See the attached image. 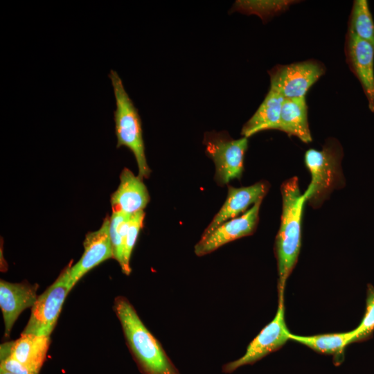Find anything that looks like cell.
Masks as SVG:
<instances>
[{"label":"cell","mask_w":374,"mask_h":374,"mask_svg":"<svg viewBox=\"0 0 374 374\" xmlns=\"http://www.w3.org/2000/svg\"><path fill=\"white\" fill-rule=\"evenodd\" d=\"M277 130L294 136L305 143L312 141L305 98H284Z\"/></svg>","instance_id":"cell-17"},{"label":"cell","mask_w":374,"mask_h":374,"mask_svg":"<svg viewBox=\"0 0 374 374\" xmlns=\"http://www.w3.org/2000/svg\"><path fill=\"white\" fill-rule=\"evenodd\" d=\"M120 183L111 195L112 212L132 215L143 211L150 202V195L143 179L125 168Z\"/></svg>","instance_id":"cell-14"},{"label":"cell","mask_w":374,"mask_h":374,"mask_svg":"<svg viewBox=\"0 0 374 374\" xmlns=\"http://www.w3.org/2000/svg\"><path fill=\"white\" fill-rule=\"evenodd\" d=\"M37 284L27 281L10 283L0 280V308L4 323V335L10 336L11 330L20 314L32 308L37 298Z\"/></svg>","instance_id":"cell-13"},{"label":"cell","mask_w":374,"mask_h":374,"mask_svg":"<svg viewBox=\"0 0 374 374\" xmlns=\"http://www.w3.org/2000/svg\"><path fill=\"white\" fill-rule=\"evenodd\" d=\"M374 331V287L368 285L366 292V310L359 325L353 330V343L371 337Z\"/></svg>","instance_id":"cell-23"},{"label":"cell","mask_w":374,"mask_h":374,"mask_svg":"<svg viewBox=\"0 0 374 374\" xmlns=\"http://www.w3.org/2000/svg\"><path fill=\"white\" fill-rule=\"evenodd\" d=\"M290 334L285 320L283 296H279L277 312L273 320L250 342L245 353L239 359L224 364L222 371L231 373L241 366L260 360L280 349L290 340Z\"/></svg>","instance_id":"cell-7"},{"label":"cell","mask_w":374,"mask_h":374,"mask_svg":"<svg viewBox=\"0 0 374 374\" xmlns=\"http://www.w3.org/2000/svg\"><path fill=\"white\" fill-rule=\"evenodd\" d=\"M344 53L350 70L361 84L368 108L374 112V48L368 42L347 32Z\"/></svg>","instance_id":"cell-11"},{"label":"cell","mask_w":374,"mask_h":374,"mask_svg":"<svg viewBox=\"0 0 374 374\" xmlns=\"http://www.w3.org/2000/svg\"><path fill=\"white\" fill-rule=\"evenodd\" d=\"M132 215L112 212L109 217V236L113 250V258L121 267L125 238Z\"/></svg>","instance_id":"cell-20"},{"label":"cell","mask_w":374,"mask_h":374,"mask_svg":"<svg viewBox=\"0 0 374 374\" xmlns=\"http://www.w3.org/2000/svg\"><path fill=\"white\" fill-rule=\"evenodd\" d=\"M50 337L21 334L15 341L1 345V351L9 354L18 362L40 371L46 359Z\"/></svg>","instance_id":"cell-15"},{"label":"cell","mask_w":374,"mask_h":374,"mask_svg":"<svg viewBox=\"0 0 374 374\" xmlns=\"http://www.w3.org/2000/svg\"><path fill=\"white\" fill-rule=\"evenodd\" d=\"M282 213L275 241V253L278 274V295H284L286 281L294 269L301 245V222L306 202L299 179L293 177L280 187Z\"/></svg>","instance_id":"cell-2"},{"label":"cell","mask_w":374,"mask_h":374,"mask_svg":"<svg viewBox=\"0 0 374 374\" xmlns=\"http://www.w3.org/2000/svg\"><path fill=\"white\" fill-rule=\"evenodd\" d=\"M353 330L313 336H301L291 333L290 339L294 340L320 353L337 355L341 353L346 346L353 343Z\"/></svg>","instance_id":"cell-18"},{"label":"cell","mask_w":374,"mask_h":374,"mask_svg":"<svg viewBox=\"0 0 374 374\" xmlns=\"http://www.w3.org/2000/svg\"><path fill=\"white\" fill-rule=\"evenodd\" d=\"M83 246L84 252L80 260L62 271L71 288L93 268L106 260L113 258L109 236V217L104 219L98 230L86 235Z\"/></svg>","instance_id":"cell-10"},{"label":"cell","mask_w":374,"mask_h":374,"mask_svg":"<svg viewBox=\"0 0 374 374\" xmlns=\"http://www.w3.org/2000/svg\"><path fill=\"white\" fill-rule=\"evenodd\" d=\"M262 200L254 204L240 216L227 220L205 236H201L194 247L197 256H203L237 239L252 235L259 222Z\"/></svg>","instance_id":"cell-9"},{"label":"cell","mask_w":374,"mask_h":374,"mask_svg":"<svg viewBox=\"0 0 374 374\" xmlns=\"http://www.w3.org/2000/svg\"><path fill=\"white\" fill-rule=\"evenodd\" d=\"M347 32L371 44L374 48V21L366 0H355Z\"/></svg>","instance_id":"cell-19"},{"label":"cell","mask_w":374,"mask_h":374,"mask_svg":"<svg viewBox=\"0 0 374 374\" xmlns=\"http://www.w3.org/2000/svg\"><path fill=\"white\" fill-rule=\"evenodd\" d=\"M113 310L121 323L126 344L142 374H181L127 298L116 297Z\"/></svg>","instance_id":"cell-1"},{"label":"cell","mask_w":374,"mask_h":374,"mask_svg":"<svg viewBox=\"0 0 374 374\" xmlns=\"http://www.w3.org/2000/svg\"><path fill=\"white\" fill-rule=\"evenodd\" d=\"M295 2L298 1L292 0L238 1L235 5H237V10L245 13L257 15L265 20L285 11Z\"/></svg>","instance_id":"cell-21"},{"label":"cell","mask_w":374,"mask_h":374,"mask_svg":"<svg viewBox=\"0 0 374 374\" xmlns=\"http://www.w3.org/2000/svg\"><path fill=\"white\" fill-rule=\"evenodd\" d=\"M114 90L116 109L114 112L116 148H127L134 154L139 170L138 175L148 178L151 173L145 151L141 119L138 109L127 93L123 81L114 70L108 75Z\"/></svg>","instance_id":"cell-3"},{"label":"cell","mask_w":374,"mask_h":374,"mask_svg":"<svg viewBox=\"0 0 374 374\" xmlns=\"http://www.w3.org/2000/svg\"><path fill=\"white\" fill-rule=\"evenodd\" d=\"M0 369L13 374H39V371L25 365L6 352L1 351Z\"/></svg>","instance_id":"cell-24"},{"label":"cell","mask_w":374,"mask_h":374,"mask_svg":"<svg viewBox=\"0 0 374 374\" xmlns=\"http://www.w3.org/2000/svg\"><path fill=\"white\" fill-rule=\"evenodd\" d=\"M343 154L341 144L334 138L328 139L321 150L310 148L305 152L304 161L311 181L303 194L313 208H319L334 189L342 186Z\"/></svg>","instance_id":"cell-4"},{"label":"cell","mask_w":374,"mask_h":374,"mask_svg":"<svg viewBox=\"0 0 374 374\" xmlns=\"http://www.w3.org/2000/svg\"><path fill=\"white\" fill-rule=\"evenodd\" d=\"M283 100L277 91L269 88L258 109L243 125L241 135L248 139L262 131L277 130Z\"/></svg>","instance_id":"cell-16"},{"label":"cell","mask_w":374,"mask_h":374,"mask_svg":"<svg viewBox=\"0 0 374 374\" xmlns=\"http://www.w3.org/2000/svg\"><path fill=\"white\" fill-rule=\"evenodd\" d=\"M144 211H141L131 215L129 226L125 238L123 265L121 270L125 275H130L132 271L130 259L134 247L138 238L139 233L143 227L145 219Z\"/></svg>","instance_id":"cell-22"},{"label":"cell","mask_w":374,"mask_h":374,"mask_svg":"<svg viewBox=\"0 0 374 374\" xmlns=\"http://www.w3.org/2000/svg\"><path fill=\"white\" fill-rule=\"evenodd\" d=\"M206 154L215 165L214 179L220 186L230 181L240 179L244 171V158L248 139H233L225 132H207L203 139Z\"/></svg>","instance_id":"cell-5"},{"label":"cell","mask_w":374,"mask_h":374,"mask_svg":"<svg viewBox=\"0 0 374 374\" xmlns=\"http://www.w3.org/2000/svg\"><path fill=\"white\" fill-rule=\"evenodd\" d=\"M0 374H13V373L0 369Z\"/></svg>","instance_id":"cell-25"},{"label":"cell","mask_w":374,"mask_h":374,"mask_svg":"<svg viewBox=\"0 0 374 374\" xmlns=\"http://www.w3.org/2000/svg\"><path fill=\"white\" fill-rule=\"evenodd\" d=\"M319 60L310 59L287 64H276L268 71L270 88L284 98H305L310 87L326 73Z\"/></svg>","instance_id":"cell-6"},{"label":"cell","mask_w":374,"mask_h":374,"mask_svg":"<svg viewBox=\"0 0 374 374\" xmlns=\"http://www.w3.org/2000/svg\"><path fill=\"white\" fill-rule=\"evenodd\" d=\"M269 188V184L266 181L240 188L228 186V194L224 204L204 229L202 236L206 235L224 222L244 213L251 205L263 199Z\"/></svg>","instance_id":"cell-12"},{"label":"cell","mask_w":374,"mask_h":374,"mask_svg":"<svg viewBox=\"0 0 374 374\" xmlns=\"http://www.w3.org/2000/svg\"><path fill=\"white\" fill-rule=\"evenodd\" d=\"M71 289L64 274L62 272L54 283L37 296L21 334L50 337Z\"/></svg>","instance_id":"cell-8"}]
</instances>
